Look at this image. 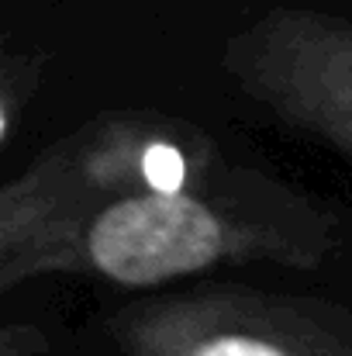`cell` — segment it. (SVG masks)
Listing matches in <instances>:
<instances>
[{"label":"cell","mask_w":352,"mask_h":356,"mask_svg":"<svg viewBox=\"0 0 352 356\" xmlns=\"http://www.w3.org/2000/svg\"><path fill=\"white\" fill-rule=\"evenodd\" d=\"M121 356H352V308L252 287L145 298L108 318Z\"/></svg>","instance_id":"3"},{"label":"cell","mask_w":352,"mask_h":356,"mask_svg":"<svg viewBox=\"0 0 352 356\" xmlns=\"http://www.w3.org/2000/svg\"><path fill=\"white\" fill-rule=\"evenodd\" d=\"M225 170L218 142L201 124L152 111L97 115L3 184L0 252L135 194L204 187Z\"/></svg>","instance_id":"2"},{"label":"cell","mask_w":352,"mask_h":356,"mask_svg":"<svg viewBox=\"0 0 352 356\" xmlns=\"http://www.w3.org/2000/svg\"><path fill=\"white\" fill-rule=\"evenodd\" d=\"M221 66L259 108L352 159V17L269 7L225 42Z\"/></svg>","instance_id":"4"},{"label":"cell","mask_w":352,"mask_h":356,"mask_svg":"<svg viewBox=\"0 0 352 356\" xmlns=\"http://www.w3.org/2000/svg\"><path fill=\"white\" fill-rule=\"evenodd\" d=\"M45 336L35 325H3L0 332V356H42Z\"/></svg>","instance_id":"6"},{"label":"cell","mask_w":352,"mask_h":356,"mask_svg":"<svg viewBox=\"0 0 352 356\" xmlns=\"http://www.w3.org/2000/svg\"><path fill=\"white\" fill-rule=\"evenodd\" d=\"M332 236L335 222L308 197L228 166L204 187L135 194L0 252V291L52 273L149 291L215 266H315Z\"/></svg>","instance_id":"1"},{"label":"cell","mask_w":352,"mask_h":356,"mask_svg":"<svg viewBox=\"0 0 352 356\" xmlns=\"http://www.w3.org/2000/svg\"><path fill=\"white\" fill-rule=\"evenodd\" d=\"M42 83V56L7 52L0 59V145L7 149L17 121L28 115V104Z\"/></svg>","instance_id":"5"}]
</instances>
